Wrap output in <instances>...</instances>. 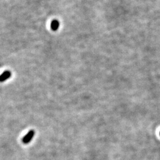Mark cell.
Here are the masks:
<instances>
[{"instance_id": "cell-4", "label": "cell", "mask_w": 160, "mask_h": 160, "mask_svg": "<svg viewBox=\"0 0 160 160\" xmlns=\"http://www.w3.org/2000/svg\"></svg>"}, {"instance_id": "cell-2", "label": "cell", "mask_w": 160, "mask_h": 160, "mask_svg": "<svg viewBox=\"0 0 160 160\" xmlns=\"http://www.w3.org/2000/svg\"><path fill=\"white\" fill-rule=\"evenodd\" d=\"M12 76V72L10 71H6L2 74L0 75V82H2L6 81V80L10 78Z\"/></svg>"}, {"instance_id": "cell-1", "label": "cell", "mask_w": 160, "mask_h": 160, "mask_svg": "<svg viewBox=\"0 0 160 160\" xmlns=\"http://www.w3.org/2000/svg\"><path fill=\"white\" fill-rule=\"evenodd\" d=\"M35 132L33 130H31L28 132V133L23 138L22 142L24 144L30 143L32 141V138L34 137Z\"/></svg>"}, {"instance_id": "cell-3", "label": "cell", "mask_w": 160, "mask_h": 160, "mask_svg": "<svg viewBox=\"0 0 160 160\" xmlns=\"http://www.w3.org/2000/svg\"><path fill=\"white\" fill-rule=\"evenodd\" d=\"M59 27V22L57 20H53L51 23V28L53 31H57Z\"/></svg>"}]
</instances>
